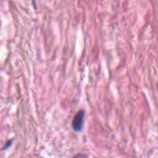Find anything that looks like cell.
<instances>
[{
    "instance_id": "2",
    "label": "cell",
    "mask_w": 158,
    "mask_h": 158,
    "mask_svg": "<svg viewBox=\"0 0 158 158\" xmlns=\"http://www.w3.org/2000/svg\"><path fill=\"white\" fill-rule=\"evenodd\" d=\"M73 158H87V157H86V156H84V155H81V154H79V155H77L75 157H73Z\"/></svg>"
},
{
    "instance_id": "1",
    "label": "cell",
    "mask_w": 158,
    "mask_h": 158,
    "mask_svg": "<svg viewBox=\"0 0 158 158\" xmlns=\"http://www.w3.org/2000/svg\"><path fill=\"white\" fill-rule=\"evenodd\" d=\"M84 117V110H80L76 114L72 122V127L74 131H76V132H80V131H82V128H83V126Z\"/></svg>"
}]
</instances>
